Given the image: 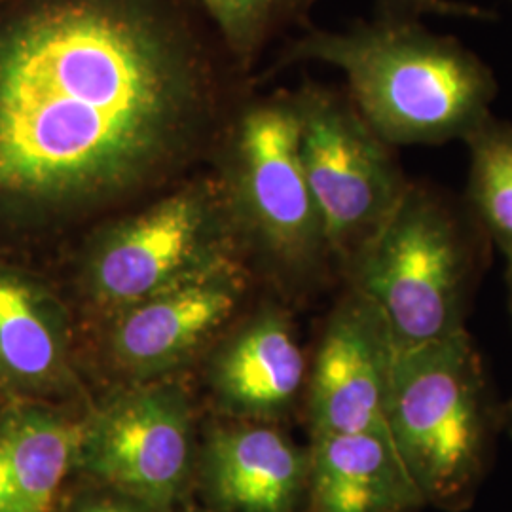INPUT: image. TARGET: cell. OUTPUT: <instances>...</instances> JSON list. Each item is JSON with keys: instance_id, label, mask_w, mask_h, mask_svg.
Masks as SVG:
<instances>
[{"instance_id": "3957f363", "label": "cell", "mask_w": 512, "mask_h": 512, "mask_svg": "<svg viewBox=\"0 0 512 512\" xmlns=\"http://www.w3.org/2000/svg\"><path fill=\"white\" fill-rule=\"evenodd\" d=\"M211 160L243 253L256 256L283 293L315 291L334 262L300 160L293 90L251 93Z\"/></svg>"}, {"instance_id": "7c38bea8", "label": "cell", "mask_w": 512, "mask_h": 512, "mask_svg": "<svg viewBox=\"0 0 512 512\" xmlns=\"http://www.w3.org/2000/svg\"><path fill=\"white\" fill-rule=\"evenodd\" d=\"M308 374L310 363L291 313L268 304L213 353L207 384L228 418L279 423L306 399Z\"/></svg>"}, {"instance_id": "ffe728a7", "label": "cell", "mask_w": 512, "mask_h": 512, "mask_svg": "<svg viewBox=\"0 0 512 512\" xmlns=\"http://www.w3.org/2000/svg\"><path fill=\"white\" fill-rule=\"evenodd\" d=\"M507 277H509V289H511V306H512V255L507 256ZM503 427H507V431L512 435V397L503 404Z\"/></svg>"}, {"instance_id": "8fae6325", "label": "cell", "mask_w": 512, "mask_h": 512, "mask_svg": "<svg viewBox=\"0 0 512 512\" xmlns=\"http://www.w3.org/2000/svg\"><path fill=\"white\" fill-rule=\"evenodd\" d=\"M310 446L277 423L232 420L198 446L194 488L205 512H306Z\"/></svg>"}, {"instance_id": "ac0fdd59", "label": "cell", "mask_w": 512, "mask_h": 512, "mask_svg": "<svg viewBox=\"0 0 512 512\" xmlns=\"http://www.w3.org/2000/svg\"><path fill=\"white\" fill-rule=\"evenodd\" d=\"M59 512H169L143 499L78 476Z\"/></svg>"}, {"instance_id": "6da1fadb", "label": "cell", "mask_w": 512, "mask_h": 512, "mask_svg": "<svg viewBox=\"0 0 512 512\" xmlns=\"http://www.w3.org/2000/svg\"><path fill=\"white\" fill-rule=\"evenodd\" d=\"M256 84L194 0H0V243L181 183Z\"/></svg>"}, {"instance_id": "7a4b0ae2", "label": "cell", "mask_w": 512, "mask_h": 512, "mask_svg": "<svg viewBox=\"0 0 512 512\" xmlns=\"http://www.w3.org/2000/svg\"><path fill=\"white\" fill-rule=\"evenodd\" d=\"M329 65L374 131L395 148L463 141L492 114L499 84L458 38L421 19L374 16L346 29L308 27L283 42L272 73Z\"/></svg>"}, {"instance_id": "9a60e30c", "label": "cell", "mask_w": 512, "mask_h": 512, "mask_svg": "<svg viewBox=\"0 0 512 512\" xmlns=\"http://www.w3.org/2000/svg\"><path fill=\"white\" fill-rule=\"evenodd\" d=\"M427 509L387 431L313 435L306 512Z\"/></svg>"}, {"instance_id": "5bb4252c", "label": "cell", "mask_w": 512, "mask_h": 512, "mask_svg": "<svg viewBox=\"0 0 512 512\" xmlns=\"http://www.w3.org/2000/svg\"><path fill=\"white\" fill-rule=\"evenodd\" d=\"M84 418L59 404L0 406V512H59L78 480Z\"/></svg>"}, {"instance_id": "2e32d148", "label": "cell", "mask_w": 512, "mask_h": 512, "mask_svg": "<svg viewBox=\"0 0 512 512\" xmlns=\"http://www.w3.org/2000/svg\"><path fill=\"white\" fill-rule=\"evenodd\" d=\"M463 143L469 150L463 202L488 241L512 255V124L492 112Z\"/></svg>"}, {"instance_id": "e0dca14e", "label": "cell", "mask_w": 512, "mask_h": 512, "mask_svg": "<svg viewBox=\"0 0 512 512\" xmlns=\"http://www.w3.org/2000/svg\"><path fill=\"white\" fill-rule=\"evenodd\" d=\"M243 73L256 67L274 44L310 27L319 0H194Z\"/></svg>"}, {"instance_id": "ba28073f", "label": "cell", "mask_w": 512, "mask_h": 512, "mask_svg": "<svg viewBox=\"0 0 512 512\" xmlns=\"http://www.w3.org/2000/svg\"><path fill=\"white\" fill-rule=\"evenodd\" d=\"M194 412L175 382L133 384L84 418L78 476L181 512L198 461Z\"/></svg>"}, {"instance_id": "4fadbf2b", "label": "cell", "mask_w": 512, "mask_h": 512, "mask_svg": "<svg viewBox=\"0 0 512 512\" xmlns=\"http://www.w3.org/2000/svg\"><path fill=\"white\" fill-rule=\"evenodd\" d=\"M76 387L69 313L27 270L0 262V393L57 404Z\"/></svg>"}, {"instance_id": "30bf717a", "label": "cell", "mask_w": 512, "mask_h": 512, "mask_svg": "<svg viewBox=\"0 0 512 512\" xmlns=\"http://www.w3.org/2000/svg\"><path fill=\"white\" fill-rule=\"evenodd\" d=\"M247 291L230 260L110 317L107 355L135 384L167 378L219 336Z\"/></svg>"}, {"instance_id": "52a82bcc", "label": "cell", "mask_w": 512, "mask_h": 512, "mask_svg": "<svg viewBox=\"0 0 512 512\" xmlns=\"http://www.w3.org/2000/svg\"><path fill=\"white\" fill-rule=\"evenodd\" d=\"M293 99L306 181L334 268L346 275L412 181L397 148L366 122L346 88L306 80L294 88Z\"/></svg>"}, {"instance_id": "d6986e66", "label": "cell", "mask_w": 512, "mask_h": 512, "mask_svg": "<svg viewBox=\"0 0 512 512\" xmlns=\"http://www.w3.org/2000/svg\"><path fill=\"white\" fill-rule=\"evenodd\" d=\"M376 14L387 18L421 19L425 16L437 18L475 19L490 21L495 19L492 10L480 8L463 0H374Z\"/></svg>"}, {"instance_id": "277c9868", "label": "cell", "mask_w": 512, "mask_h": 512, "mask_svg": "<svg viewBox=\"0 0 512 512\" xmlns=\"http://www.w3.org/2000/svg\"><path fill=\"white\" fill-rule=\"evenodd\" d=\"M467 330L397 355L385 429L427 507L475 505L503 427Z\"/></svg>"}, {"instance_id": "8992f818", "label": "cell", "mask_w": 512, "mask_h": 512, "mask_svg": "<svg viewBox=\"0 0 512 512\" xmlns=\"http://www.w3.org/2000/svg\"><path fill=\"white\" fill-rule=\"evenodd\" d=\"M243 255L215 173L188 177L93 232L80 291L109 317Z\"/></svg>"}, {"instance_id": "5b68a950", "label": "cell", "mask_w": 512, "mask_h": 512, "mask_svg": "<svg viewBox=\"0 0 512 512\" xmlns=\"http://www.w3.org/2000/svg\"><path fill=\"white\" fill-rule=\"evenodd\" d=\"M486 243L463 200L412 181L346 285L384 313L399 353L420 348L467 330Z\"/></svg>"}, {"instance_id": "9c48e42d", "label": "cell", "mask_w": 512, "mask_h": 512, "mask_svg": "<svg viewBox=\"0 0 512 512\" xmlns=\"http://www.w3.org/2000/svg\"><path fill=\"white\" fill-rule=\"evenodd\" d=\"M397 346L384 313L346 287L313 353L306 414L313 435L384 433Z\"/></svg>"}]
</instances>
